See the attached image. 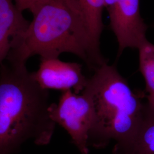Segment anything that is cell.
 <instances>
[{
    "instance_id": "obj_1",
    "label": "cell",
    "mask_w": 154,
    "mask_h": 154,
    "mask_svg": "<svg viewBox=\"0 0 154 154\" xmlns=\"http://www.w3.org/2000/svg\"><path fill=\"white\" fill-rule=\"evenodd\" d=\"M50 96L26 66L1 63L0 154H14L32 140L49 144L55 123L49 114Z\"/></svg>"
},
{
    "instance_id": "obj_2",
    "label": "cell",
    "mask_w": 154,
    "mask_h": 154,
    "mask_svg": "<svg viewBox=\"0 0 154 154\" xmlns=\"http://www.w3.org/2000/svg\"><path fill=\"white\" fill-rule=\"evenodd\" d=\"M27 32L11 47L6 61L26 66L32 56L57 58L69 53L94 71L102 66L94 52L88 31L73 0H50L33 15Z\"/></svg>"
},
{
    "instance_id": "obj_3",
    "label": "cell",
    "mask_w": 154,
    "mask_h": 154,
    "mask_svg": "<svg viewBox=\"0 0 154 154\" xmlns=\"http://www.w3.org/2000/svg\"><path fill=\"white\" fill-rule=\"evenodd\" d=\"M94 72L84 89L92 99L94 112L88 144L102 149L111 140L120 144L132 137L142 120L146 102L132 91L116 64L105 63Z\"/></svg>"
},
{
    "instance_id": "obj_4",
    "label": "cell",
    "mask_w": 154,
    "mask_h": 154,
    "mask_svg": "<svg viewBox=\"0 0 154 154\" xmlns=\"http://www.w3.org/2000/svg\"><path fill=\"white\" fill-rule=\"evenodd\" d=\"M49 114L55 124L64 128L82 154L89 152L88 140L94 122V107L89 94L84 90L76 94L62 91L57 103H51Z\"/></svg>"
},
{
    "instance_id": "obj_5",
    "label": "cell",
    "mask_w": 154,
    "mask_h": 154,
    "mask_svg": "<svg viewBox=\"0 0 154 154\" xmlns=\"http://www.w3.org/2000/svg\"><path fill=\"white\" fill-rule=\"evenodd\" d=\"M110 28L118 43L117 56L127 48L139 49L147 41V25L140 14V0H119L110 11Z\"/></svg>"
},
{
    "instance_id": "obj_6",
    "label": "cell",
    "mask_w": 154,
    "mask_h": 154,
    "mask_svg": "<svg viewBox=\"0 0 154 154\" xmlns=\"http://www.w3.org/2000/svg\"><path fill=\"white\" fill-rule=\"evenodd\" d=\"M38 69L32 72L33 78L46 90H72L81 93L88 78L82 72V65L77 62H63L57 58H40Z\"/></svg>"
},
{
    "instance_id": "obj_7",
    "label": "cell",
    "mask_w": 154,
    "mask_h": 154,
    "mask_svg": "<svg viewBox=\"0 0 154 154\" xmlns=\"http://www.w3.org/2000/svg\"><path fill=\"white\" fill-rule=\"evenodd\" d=\"M27 20L13 0H0V63L5 61L11 47L27 32Z\"/></svg>"
},
{
    "instance_id": "obj_8",
    "label": "cell",
    "mask_w": 154,
    "mask_h": 154,
    "mask_svg": "<svg viewBox=\"0 0 154 154\" xmlns=\"http://www.w3.org/2000/svg\"><path fill=\"white\" fill-rule=\"evenodd\" d=\"M112 154H154V108L147 102L137 131L125 142L115 144Z\"/></svg>"
},
{
    "instance_id": "obj_9",
    "label": "cell",
    "mask_w": 154,
    "mask_h": 154,
    "mask_svg": "<svg viewBox=\"0 0 154 154\" xmlns=\"http://www.w3.org/2000/svg\"><path fill=\"white\" fill-rule=\"evenodd\" d=\"M82 17L95 54L103 63H108L100 49V38L104 29L102 20L104 0H73Z\"/></svg>"
},
{
    "instance_id": "obj_10",
    "label": "cell",
    "mask_w": 154,
    "mask_h": 154,
    "mask_svg": "<svg viewBox=\"0 0 154 154\" xmlns=\"http://www.w3.org/2000/svg\"><path fill=\"white\" fill-rule=\"evenodd\" d=\"M139 70L146 82L148 95H154V45L147 40L139 49Z\"/></svg>"
},
{
    "instance_id": "obj_11",
    "label": "cell",
    "mask_w": 154,
    "mask_h": 154,
    "mask_svg": "<svg viewBox=\"0 0 154 154\" xmlns=\"http://www.w3.org/2000/svg\"><path fill=\"white\" fill-rule=\"evenodd\" d=\"M15 4L22 11L28 10L33 15L50 0H13Z\"/></svg>"
},
{
    "instance_id": "obj_12",
    "label": "cell",
    "mask_w": 154,
    "mask_h": 154,
    "mask_svg": "<svg viewBox=\"0 0 154 154\" xmlns=\"http://www.w3.org/2000/svg\"><path fill=\"white\" fill-rule=\"evenodd\" d=\"M119 0H104L105 8L107 11H110L116 6Z\"/></svg>"
},
{
    "instance_id": "obj_13",
    "label": "cell",
    "mask_w": 154,
    "mask_h": 154,
    "mask_svg": "<svg viewBox=\"0 0 154 154\" xmlns=\"http://www.w3.org/2000/svg\"><path fill=\"white\" fill-rule=\"evenodd\" d=\"M147 102L152 107L154 108V95H147Z\"/></svg>"
}]
</instances>
